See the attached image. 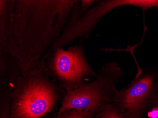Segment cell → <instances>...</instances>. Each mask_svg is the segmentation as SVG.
<instances>
[{"instance_id": "cell-1", "label": "cell", "mask_w": 158, "mask_h": 118, "mask_svg": "<svg viewBox=\"0 0 158 118\" xmlns=\"http://www.w3.org/2000/svg\"><path fill=\"white\" fill-rule=\"evenodd\" d=\"M78 0H14L9 51L26 76L43 64Z\"/></svg>"}, {"instance_id": "cell-2", "label": "cell", "mask_w": 158, "mask_h": 118, "mask_svg": "<svg viewBox=\"0 0 158 118\" xmlns=\"http://www.w3.org/2000/svg\"><path fill=\"white\" fill-rule=\"evenodd\" d=\"M46 64L18 79L11 96V118H40L59 99L58 87L47 77Z\"/></svg>"}, {"instance_id": "cell-3", "label": "cell", "mask_w": 158, "mask_h": 118, "mask_svg": "<svg viewBox=\"0 0 158 118\" xmlns=\"http://www.w3.org/2000/svg\"><path fill=\"white\" fill-rule=\"evenodd\" d=\"M124 74L117 62L105 64L94 80L66 92L58 114L71 110L87 111L94 115L97 114L106 105L113 103L118 91L117 85Z\"/></svg>"}, {"instance_id": "cell-4", "label": "cell", "mask_w": 158, "mask_h": 118, "mask_svg": "<svg viewBox=\"0 0 158 118\" xmlns=\"http://www.w3.org/2000/svg\"><path fill=\"white\" fill-rule=\"evenodd\" d=\"M158 97V68L140 72L125 89L118 90L113 104L126 118H143L156 107Z\"/></svg>"}, {"instance_id": "cell-5", "label": "cell", "mask_w": 158, "mask_h": 118, "mask_svg": "<svg viewBox=\"0 0 158 118\" xmlns=\"http://www.w3.org/2000/svg\"><path fill=\"white\" fill-rule=\"evenodd\" d=\"M48 62L46 70H49L66 92L77 89L84 84L86 76L95 77L97 74L89 65L81 45L67 50L59 49Z\"/></svg>"}, {"instance_id": "cell-6", "label": "cell", "mask_w": 158, "mask_h": 118, "mask_svg": "<svg viewBox=\"0 0 158 118\" xmlns=\"http://www.w3.org/2000/svg\"><path fill=\"white\" fill-rule=\"evenodd\" d=\"M14 0L0 1V51L9 52V41Z\"/></svg>"}, {"instance_id": "cell-7", "label": "cell", "mask_w": 158, "mask_h": 118, "mask_svg": "<svg viewBox=\"0 0 158 118\" xmlns=\"http://www.w3.org/2000/svg\"><path fill=\"white\" fill-rule=\"evenodd\" d=\"M95 118H126L113 104L106 105Z\"/></svg>"}, {"instance_id": "cell-8", "label": "cell", "mask_w": 158, "mask_h": 118, "mask_svg": "<svg viewBox=\"0 0 158 118\" xmlns=\"http://www.w3.org/2000/svg\"><path fill=\"white\" fill-rule=\"evenodd\" d=\"M94 114L87 111L71 110L60 114L57 118H94Z\"/></svg>"}, {"instance_id": "cell-9", "label": "cell", "mask_w": 158, "mask_h": 118, "mask_svg": "<svg viewBox=\"0 0 158 118\" xmlns=\"http://www.w3.org/2000/svg\"><path fill=\"white\" fill-rule=\"evenodd\" d=\"M97 1L93 0H82L80 3V14L81 15L87 12L92 5L96 3Z\"/></svg>"}, {"instance_id": "cell-10", "label": "cell", "mask_w": 158, "mask_h": 118, "mask_svg": "<svg viewBox=\"0 0 158 118\" xmlns=\"http://www.w3.org/2000/svg\"><path fill=\"white\" fill-rule=\"evenodd\" d=\"M148 115L150 118H158V107H154L151 109L148 112Z\"/></svg>"}, {"instance_id": "cell-11", "label": "cell", "mask_w": 158, "mask_h": 118, "mask_svg": "<svg viewBox=\"0 0 158 118\" xmlns=\"http://www.w3.org/2000/svg\"><path fill=\"white\" fill-rule=\"evenodd\" d=\"M158 107V100H157V104H156V107Z\"/></svg>"}]
</instances>
